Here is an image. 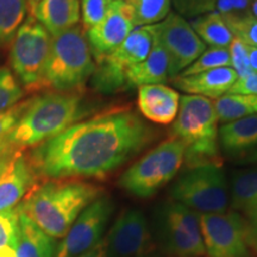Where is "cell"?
<instances>
[{"instance_id": "e575fe53", "label": "cell", "mask_w": 257, "mask_h": 257, "mask_svg": "<svg viewBox=\"0 0 257 257\" xmlns=\"http://www.w3.org/2000/svg\"><path fill=\"white\" fill-rule=\"evenodd\" d=\"M28 101L29 100L18 102L12 108L0 113V146L5 144V141L8 138L9 134L11 133L12 128L18 123L21 115L23 114L25 107L28 105Z\"/></svg>"}, {"instance_id": "74e56055", "label": "cell", "mask_w": 257, "mask_h": 257, "mask_svg": "<svg viewBox=\"0 0 257 257\" xmlns=\"http://www.w3.org/2000/svg\"><path fill=\"white\" fill-rule=\"evenodd\" d=\"M244 213H245V219L250 227L253 250L257 252V200L246 207L244 210Z\"/></svg>"}, {"instance_id": "ab89813d", "label": "cell", "mask_w": 257, "mask_h": 257, "mask_svg": "<svg viewBox=\"0 0 257 257\" xmlns=\"http://www.w3.org/2000/svg\"><path fill=\"white\" fill-rule=\"evenodd\" d=\"M16 150L17 149L8 146V144H2V146H0V174L3 173V170H4L6 165L9 163L10 159L14 155Z\"/></svg>"}, {"instance_id": "30bf717a", "label": "cell", "mask_w": 257, "mask_h": 257, "mask_svg": "<svg viewBox=\"0 0 257 257\" xmlns=\"http://www.w3.org/2000/svg\"><path fill=\"white\" fill-rule=\"evenodd\" d=\"M156 31L157 24L135 28L113 53L95 63L92 83L96 91L111 93L126 87L125 73L149 55Z\"/></svg>"}, {"instance_id": "52a82bcc", "label": "cell", "mask_w": 257, "mask_h": 257, "mask_svg": "<svg viewBox=\"0 0 257 257\" xmlns=\"http://www.w3.org/2000/svg\"><path fill=\"white\" fill-rule=\"evenodd\" d=\"M154 234L167 253L176 257L206 255L199 213L180 202L169 200L154 214Z\"/></svg>"}, {"instance_id": "836d02e7", "label": "cell", "mask_w": 257, "mask_h": 257, "mask_svg": "<svg viewBox=\"0 0 257 257\" xmlns=\"http://www.w3.org/2000/svg\"><path fill=\"white\" fill-rule=\"evenodd\" d=\"M179 14L186 17H199L214 11L217 0H173Z\"/></svg>"}, {"instance_id": "4dcf8cb0", "label": "cell", "mask_w": 257, "mask_h": 257, "mask_svg": "<svg viewBox=\"0 0 257 257\" xmlns=\"http://www.w3.org/2000/svg\"><path fill=\"white\" fill-rule=\"evenodd\" d=\"M18 225V208L0 212V248H12L16 250Z\"/></svg>"}, {"instance_id": "1f68e13d", "label": "cell", "mask_w": 257, "mask_h": 257, "mask_svg": "<svg viewBox=\"0 0 257 257\" xmlns=\"http://www.w3.org/2000/svg\"><path fill=\"white\" fill-rule=\"evenodd\" d=\"M231 66L238 75V79H244L253 73L250 67L248 44H245L240 38L233 37L229 46Z\"/></svg>"}, {"instance_id": "4fadbf2b", "label": "cell", "mask_w": 257, "mask_h": 257, "mask_svg": "<svg viewBox=\"0 0 257 257\" xmlns=\"http://www.w3.org/2000/svg\"><path fill=\"white\" fill-rule=\"evenodd\" d=\"M156 37L168 57V76L174 79L206 50L192 25L178 14H169L157 24Z\"/></svg>"}, {"instance_id": "9c48e42d", "label": "cell", "mask_w": 257, "mask_h": 257, "mask_svg": "<svg viewBox=\"0 0 257 257\" xmlns=\"http://www.w3.org/2000/svg\"><path fill=\"white\" fill-rule=\"evenodd\" d=\"M53 36L28 15L12 41L10 66L22 87L28 92L42 91V78L49 56Z\"/></svg>"}, {"instance_id": "44dd1931", "label": "cell", "mask_w": 257, "mask_h": 257, "mask_svg": "<svg viewBox=\"0 0 257 257\" xmlns=\"http://www.w3.org/2000/svg\"><path fill=\"white\" fill-rule=\"evenodd\" d=\"M218 140L225 153L245 155L257 147V114L223 124Z\"/></svg>"}, {"instance_id": "7402d4cb", "label": "cell", "mask_w": 257, "mask_h": 257, "mask_svg": "<svg viewBox=\"0 0 257 257\" xmlns=\"http://www.w3.org/2000/svg\"><path fill=\"white\" fill-rule=\"evenodd\" d=\"M55 240L19 212L16 257H54L56 251Z\"/></svg>"}, {"instance_id": "b9f144b4", "label": "cell", "mask_w": 257, "mask_h": 257, "mask_svg": "<svg viewBox=\"0 0 257 257\" xmlns=\"http://www.w3.org/2000/svg\"><path fill=\"white\" fill-rule=\"evenodd\" d=\"M242 162L244 163H253V165H257V147L253 148V149L250 150L243 155L242 157Z\"/></svg>"}, {"instance_id": "ba28073f", "label": "cell", "mask_w": 257, "mask_h": 257, "mask_svg": "<svg viewBox=\"0 0 257 257\" xmlns=\"http://www.w3.org/2000/svg\"><path fill=\"white\" fill-rule=\"evenodd\" d=\"M170 199L197 213H223L230 202L229 184L221 165L188 168L170 188Z\"/></svg>"}, {"instance_id": "60d3db41", "label": "cell", "mask_w": 257, "mask_h": 257, "mask_svg": "<svg viewBox=\"0 0 257 257\" xmlns=\"http://www.w3.org/2000/svg\"><path fill=\"white\" fill-rule=\"evenodd\" d=\"M248 50H249L250 67H251L253 73H257V48L248 46Z\"/></svg>"}, {"instance_id": "8fae6325", "label": "cell", "mask_w": 257, "mask_h": 257, "mask_svg": "<svg viewBox=\"0 0 257 257\" xmlns=\"http://www.w3.org/2000/svg\"><path fill=\"white\" fill-rule=\"evenodd\" d=\"M205 251L208 257H251V233L245 217L237 211L199 213Z\"/></svg>"}, {"instance_id": "ee69618b", "label": "cell", "mask_w": 257, "mask_h": 257, "mask_svg": "<svg viewBox=\"0 0 257 257\" xmlns=\"http://www.w3.org/2000/svg\"><path fill=\"white\" fill-rule=\"evenodd\" d=\"M250 12L253 17L257 18V0H252L251 3V8H250Z\"/></svg>"}, {"instance_id": "f35d334b", "label": "cell", "mask_w": 257, "mask_h": 257, "mask_svg": "<svg viewBox=\"0 0 257 257\" xmlns=\"http://www.w3.org/2000/svg\"><path fill=\"white\" fill-rule=\"evenodd\" d=\"M78 257H107V243H106V238H102L94 248L81 253Z\"/></svg>"}, {"instance_id": "7bdbcfd3", "label": "cell", "mask_w": 257, "mask_h": 257, "mask_svg": "<svg viewBox=\"0 0 257 257\" xmlns=\"http://www.w3.org/2000/svg\"><path fill=\"white\" fill-rule=\"evenodd\" d=\"M0 257H16V250L12 248H0Z\"/></svg>"}, {"instance_id": "6da1fadb", "label": "cell", "mask_w": 257, "mask_h": 257, "mask_svg": "<svg viewBox=\"0 0 257 257\" xmlns=\"http://www.w3.org/2000/svg\"><path fill=\"white\" fill-rule=\"evenodd\" d=\"M154 136L130 106H117L73 124L27 155L38 180L101 179L136 156Z\"/></svg>"}, {"instance_id": "83f0119b", "label": "cell", "mask_w": 257, "mask_h": 257, "mask_svg": "<svg viewBox=\"0 0 257 257\" xmlns=\"http://www.w3.org/2000/svg\"><path fill=\"white\" fill-rule=\"evenodd\" d=\"M231 59L229 48H210L205 50L191 66L187 67L180 75L191 76L194 74L208 72V70L230 67ZM179 76V75H178Z\"/></svg>"}, {"instance_id": "f1b7e54d", "label": "cell", "mask_w": 257, "mask_h": 257, "mask_svg": "<svg viewBox=\"0 0 257 257\" xmlns=\"http://www.w3.org/2000/svg\"><path fill=\"white\" fill-rule=\"evenodd\" d=\"M23 95L24 88L12 70L8 67H0V113L21 102Z\"/></svg>"}, {"instance_id": "d6986e66", "label": "cell", "mask_w": 257, "mask_h": 257, "mask_svg": "<svg viewBox=\"0 0 257 257\" xmlns=\"http://www.w3.org/2000/svg\"><path fill=\"white\" fill-rule=\"evenodd\" d=\"M29 15L34 16L51 36H56L79 24L81 10L79 0H41L37 4H29Z\"/></svg>"}, {"instance_id": "9a60e30c", "label": "cell", "mask_w": 257, "mask_h": 257, "mask_svg": "<svg viewBox=\"0 0 257 257\" xmlns=\"http://www.w3.org/2000/svg\"><path fill=\"white\" fill-rule=\"evenodd\" d=\"M136 27L135 12L126 0H111L101 23L87 31L94 62H100L113 53Z\"/></svg>"}, {"instance_id": "7c38bea8", "label": "cell", "mask_w": 257, "mask_h": 257, "mask_svg": "<svg viewBox=\"0 0 257 257\" xmlns=\"http://www.w3.org/2000/svg\"><path fill=\"white\" fill-rule=\"evenodd\" d=\"M113 210V201L108 195L102 194L95 199L81 212L59 245H56L54 257H78L94 248L104 238L106 225Z\"/></svg>"}, {"instance_id": "484cf974", "label": "cell", "mask_w": 257, "mask_h": 257, "mask_svg": "<svg viewBox=\"0 0 257 257\" xmlns=\"http://www.w3.org/2000/svg\"><path fill=\"white\" fill-rule=\"evenodd\" d=\"M28 12V0H0V47L12 43Z\"/></svg>"}, {"instance_id": "cb8c5ba5", "label": "cell", "mask_w": 257, "mask_h": 257, "mask_svg": "<svg viewBox=\"0 0 257 257\" xmlns=\"http://www.w3.org/2000/svg\"><path fill=\"white\" fill-rule=\"evenodd\" d=\"M232 211H243L257 200V167L237 169L232 173L229 187Z\"/></svg>"}, {"instance_id": "5bb4252c", "label": "cell", "mask_w": 257, "mask_h": 257, "mask_svg": "<svg viewBox=\"0 0 257 257\" xmlns=\"http://www.w3.org/2000/svg\"><path fill=\"white\" fill-rule=\"evenodd\" d=\"M107 257H155V242L141 211L124 210L106 237Z\"/></svg>"}, {"instance_id": "2e32d148", "label": "cell", "mask_w": 257, "mask_h": 257, "mask_svg": "<svg viewBox=\"0 0 257 257\" xmlns=\"http://www.w3.org/2000/svg\"><path fill=\"white\" fill-rule=\"evenodd\" d=\"M38 178L23 150H16L0 174V212L17 208Z\"/></svg>"}, {"instance_id": "f546056e", "label": "cell", "mask_w": 257, "mask_h": 257, "mask_svg": "<svg viewBox=\"0 0 257 257\" xmlns=\"http://www.w3.org/2000/svg\"><path fill=\"white\" fill-rule=\"evenodd\" d=\"M233 36L238 37L244 43L250 47L257 48V18L253 17L251 12L239 17L223 18Z\"/></svg>"}, {"instance_id": "d4e9b609", "label": "cell", "mask_w": 257, "mask_h": 257, "mask_svg": "<svg viewBox=\"0 0 257 257\" xmlns=\"http://www.w3.org/2000/svg\"><path fill=\"white\" fill-rule=\"evenodd\" d=\"M219 123L242 119L257 113V95L226 93L213 102Z\"/></svg>"}, {"instance_id": "ac0fdd59", "label": "cell", "mask_w": 257, "mask_h": 257, "mask_svg": "<svg viewBox=\"0 0 257 257\" xmlns=\"http://www.w3.org/2000/svg\"><path fill=\"white\" fill-rule=\"evenodd\" d=\"M237 80L238 75L232 67H223L191 76L179 75L172 81L176 88L191 95L218 99L226 94Z\"/></svg>"}, {"instance_id": "d590c367", "label": "cell", "mask_w": 257, "mask_h": 257, "mask_svg": "<svg viewBox=\"0 0 257 257\" xmlns=\"http://www.w3.org/2000/svg\"><path fill=\"white\" fill-rule=\"evenodd\" d=\"M252 0H217L214 10L223 18L239 17L250 14Z\"/></svg>"}, {"instance_id": "5b68a950", "label": "cell", "mask_w": 257, "mask_h": 257, "mask_svg": "<svg viewBox=\"0 0 257 257\" xmlns=\"http://www.w3.org/2000/svg\"><path fill=\"white\" fill-rule=\"evenodd\" d=\"M94 70L87 31L78 24L53 36L42 78V91L82 92Z\"/></svg>"}, {"instance_id": "7a4b0ae2", "label": "cell", "mask_w": 257, "mask_h": 257, "mask_svg": "<svg viewBox=\"0 0 257 257\" xmlns=\"http://www.w3.org/2000/svg\"><path fill=\"white\" fill-rule=\"evenodd\" d=\"M102 194L101 187L81 180H46L17 208L54 239H62L81 212Z\"/></svg>"}, {"instance_id": "277c9868", "label": "cell", "mask_w": 257, "mask_h": 257, "mask_svg": "<svg viewBox=\"0 0 257 257\" xmlns=\"http://www.w3.org/2000/svg\"><path fill=\"white\" fill-rule=\"evenodd\" d=\"M218 124L219 120L211 99L191 94L180 98L178 114L169 134L185 144L184 163L187 169L221 165Z\"/></svg>"}, {"instance_id": "8d00e7d4", "label": "cell", "mask_w": 257, "mask_h": 257, "mask_svg": "<svg viewBox=\"0 0 257 257\" xmlns=\"http://www.w3.org/2000/svg\"><path fill=\"white\" fill-rule=\"evenodd\" d=\"M230 94H252L257 95V73H252L251 75L244 79H238L230 91Z\"/></svg>"}, {"instance_id": "3957f363", "label": "cell", "mask_w": 257, "mask_h": 257, "mask_svg": "<svg viewBox=\"0 0 257 257\" xmlns=\"http://www.w3.org/2000/svg\"><path fill=\"white\" fill-rule=\"evenodd\" d=\"M86 114L81 92L43 93L29 99L5 144L17 150L34 148L63 133Z\"/></svg>"}, {"instance_id": "ffe728a7", "label": "cell", "mask_w": 257, "mask_h": 257, "mask_svg": "<svg viewBox=\"0 0 257 257\" xmlns=\"http://www.w3.org/2000/svg\"><path fill=\"white\" fill-rule=\"evenodd\" d=\"M168 79V57L163 47L155 37L149 55L142 62L135 64L125 73L126 87L157 85Z\"/></svg>"}, {"instance_id": "8992f818", "label": "cell", "mask_w": 257, "mask_h": 257, "mask_svg": "<svg viewBox=\"0 0 257 257\" xmlns=\"http://www.w3.org/2000/svg\"><path fill=\"white\" fill-rule=\"evenodd\" d=\"M184 157L185 144L170 137L128 167L118 185L134 197H153L175 178L184 165Z\"/></svg>"}, {"instance_id": "4316f807", "label": "cell", "mask_w": 257, "mask_h": 257, "mask_svg": "<svg viewBox=\"0 0 257 257\" xmlns=\"http://www.w3.org/2000/svg\"><path fill=\"white\" fill-rule=\"evenodd\" d=\"M135 12L136 25H152L162 22L170 14L172 0H126Z\"/></svg>"}, {"instance_id": "d6a6232c", "label": "cell", "mask_w": 257, "mask_h": 257, "mask_svg": "<svg viewBox=\"0 0 257 257\" xmlns=\"http://www.w3.org/2000/svg\"><path fill=\"white\" fill-rule=\"evenodd\" d=\"M111 0H82L81 10L82 27L86 31L100 24L105 18Z\"/></svg>"}, {"instance_id": "603a6c76", "label": "cell", "mask_w": 257, "mask_h": 257, "mask_svg": "<svg viewBox=\"0 0 257 257\" xmlns=\"http://www.w3.org/2000/svg\"><path fill=\"white\" fill-rule=\"evenodd\" d=\"M191 25L201 41L212 48H229L234 37L223 17L214 11L195 17Z\"/></svg>"}, {"instance_id": "e0dca14e", "label": "cell", "mask_w": 257, "mask_h": 257, "mask_svg": "<svg viewBox=\"0 0 257 257\" xmlns=\"http://www.w3.org/2000/svg\"><path fill=\"white\" fill-rule=\"evenodd\" d=\"M180 94L168 86L146 85L138 87L137 106L141 114L153 123L167 125L174 121L180 106Z\"/></svg>"}, {"instance_id": "f6af8a7d", "label": "cell", "mask_w": 257, "mask_h": 257, "mask_svg": "<svg viewBox=\"0 0 257 257\" xmlns=\"http://www.w3.org/2000/svg\"><path fill=\"white\" fill-rule=\"evenodd\" d=\"M38 2H41V0H28L29 4H37Z\"/></svg>"}]
</instances>
